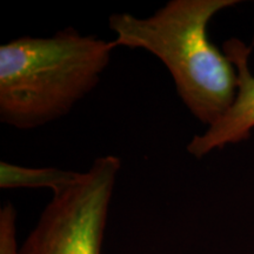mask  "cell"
Wrapping results in <instances>:
<instances>
[{
    "mask_svg": "<svg viewBox=\"0 0 254 254\" xmlns=\"http://www.w3.org/2000/svg\"><path fill=\"white\" fill-rule=\"evenodd\" d=\"M238 0H171L150 17L114 13L109 18L116 47L139 49L168 69L178 95L206 126L224 116L237 94V69L207 36L209 20Z\"/></svg>",
    "mask_w": 254,
    "mask_h": 254,
    "instance_id": "1",
    "label": "cell"
},
{
    "mask_svg": "<svg viewBox=\"0 0 254 254\" xmlns=\"http://www.w3.org/2000/svg\"><path fill=\"white\" fill-rule=\"evenodd\" d=\"M113 41L74 28L50 38L23 37L0 46V120L34 129L73 110L100 82Z\"/></svg>",
    "mask_w": 254,
    "mask_h": 254,
    "instance_id": "2",
    "label": "cell"
},
{
    "mask_svg": "<svg viewBox=\"0 0 254 254\" xmlns=\"http://www.w3.org/2000/svg\"><path fill=\"white\" fill-rule=\"evenodd\" d=\"M122 161L97 158L69 185L55 193L19 254H101L110 205Z\"/></svg>",
    "mask_w": 254,
    "mask_h": 254,
    "instance_id": "3",
    "label": "cell"
},
{
    "mask_svg": "<svg viewBox=\"0 0 254 254\" xmlns=\"http://www.w3.org/2000/svg\"><path fill=\"white\" fill-rule=\"evenodd\" d=\"M251 51L249 45L237 38L224 43V53L237 69V94L218 122L208 126L202 134L190 139L187 151L194 158H202L212 151L246 140L254 129V74L249 65Z\"/></svg>",
    "mask_w": 254,
    "mask_h": 254,
    "instance_id": "4",
    "label": "cell"
},
{
    "mask_svg": "<svg viewBox=\"0 0 254 254\" xmlns=\"http://www.w3.org/2000/svg\"><path fill=\"white\" fill-rule=\"evenodd\" d=\"M78 172L56 167H26L1 161L0 187L9 189H49L58 193L75 179Z\"/></svg>",
    "mask_w": 254,
    "mask_h": 254,
    "instance_id": "5",
    "label": "cell"
},
{
    "mask_svg": "<svg viewBox=\"0 0 254 254\" xmlns=\"http://www.w3.org/2000/svg\"><path fill=\"white\" fill-rule=\"evenodd\" d=\"M0 254H19L17 212L11 202H6L0 209Z\"/></svg>",
    "mask_w": 254,
    "mask_h": 254,
    "instance_id": "6",
    "label": "cell"
}]
</instances>
